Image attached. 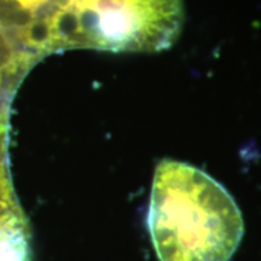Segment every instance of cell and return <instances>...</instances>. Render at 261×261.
Here are the masks:
<instances>
[{"instance_id": "obj_3", "label": "cell", "mask_w": 261, "mask_h": 261, "mask_svg": "<svg viewBox=\"0 0 261 261\" xmlns=\"http://www.w3.org/2000/svg\"><path fill=\"white\" fill-rule=\"evenodd\" d=\"M54 3L55 0H0V29L41 60L39 34Z\"/></svg>"}, {"instance_id": "obj_1", "label": "cell", "mask_w": 261, "mask_h": 261, "mask_svg": "<svg viewBox=\"0 0 261 261\" xmlns=\"http://www.w3.org/2000/svg\"><path fill=\"white\" fill-rule=\"evenodd\" d=\"M146 224L160 261H228L244 234L242 213L226 189L171 159L156 166Z\"/></svg>"}, {"instance_id": "obj_4", "label": "cell", "mask_w": 261, "mask_h": 261, "mask_svg": "<svg viewBox=\"0 0 261 261\" xmlns=\"http://www.w3.org/2000/svg\"><path fill=\"white\" fill-rule=\"evenodd\" d=\"M40 58L22 48L6 33L0 34V120L9 119V108L17 87Z\"/></svg>"}, {"instance_id": "obj_2", "label": "cell", "mask_w": 261, "mask_h": 261, "mask_svg": "<svg viewBox=\"0 0 261 261\" xmlns=\"http://www.w3.org/2000/svg\"><path fill=\"white\" fill-rule=\"evenodd\" d=\"M184 0H55L39 34L41 56L74 48L159 52L180 35Z\"/></svg>"}]
</instances>
